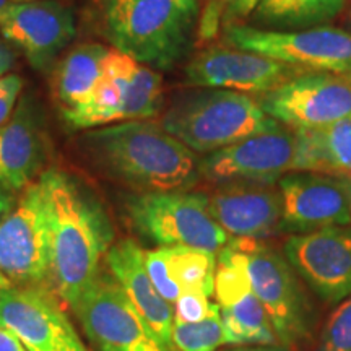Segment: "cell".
<instances>
[{"label":"cell","instance_id":"cell-28","mask_svg":"<svg viewBox=\"0 0 351 351\" xmlns=\"http://www.w3.org/2000/svg\"><path fill=\"white\" fill-rule=\"evenodd\" d=\"M317 351H351V295L327 320Z\"/></svg>","mask_w":351,"mask_h":351},{"label":"cell","instance_id":"cell-6","mask_svg":"<svg viewBox=\"0 0 351 351\" xmlns=\"http://www.w3.org/2000/svg\"><path fill=\"white\" fill-rule=\"evenodd\" d=\"M132 226L160 247L218 252L230 234L215 221L204 192L138 194L127 202Z\"/></svg>","mask_w":351,"mask_h":351},{"label":"cell","instance_id":"cell-39","mask_svg":"<svg viewBox=\"0 0 351 351\" xmlns=\"http://www.w3.org/2000/svg\"><path fill=\"white\" fill-rule=\"evenodd\" d=\"M345 8H346V10H345V21L351 26V0H348V2H346Z\"/></svg>","mask_w":351,"mask_h":351},{"label":"cell","instance_id":"cell-11","mask_svg":"<svg viewBox=\"0 0 351 351\" xmlns=\"http://www.w3.org/2000/svg\"><path fill=\"white\" fill-rule=\"evenodd\" d=\"M257 101L288 129H319L351 116V73L306 72Z\"/></svg>","mask_w":351,"mask_h":351},{"label":"cell","instance_id":"cell-5","mask_svg":"<svg viewBox=\"0 0 351 351\" xmlns=\"http://www.w3.org/2000/svg\"><path fill=\"white\" fill-rule=\"evenodd\" d=\"M163 101L160 73L119 51H111L93 95L80 106L62 111V116L75 129H96L150 119L161 111Z\"/></svg>","mask_w":351,"mask_h":351},{"label":"cell","instance_id":"cell-17","mask_svg":"<svg viewBox=\"0 0 351 351\" xmlns=\"http://www.w3.org/2000/svg\"><path fill=\"white\" fill-rule=\"evenodd\" d=\"M278 189L282 195L280 231L302 234L351 223L348 197L340 178L319 173L285 174Z\"/></svg>","mask_w":351,"mask_h":351},{"label":"cell","instance_id":"cell-22","mask_svg":"<svg viewBox=\"0 0 351 351\" xmlns=\"http://www.w3.org/2000/svg\"><path fill=\"white\" fill-rule=\"evenodd\" d=\"M111 49L103 44H80L70 51L56 72L54 90L62 111L73 109L93 95L104 73V64Z\"/></svg>","mask_w":351,"mask_h":351},{"label":"cell","instance_id":"cell-33","mask_svg":"<svg viewBox=\"0 0 351 351\" xmlns=\"http://www.w3.org/2000/svg\"><path fill=\"white\" fill-rule=\"evenodd\" d=\"M13 62H15V56H13L10 47L0 41V78L7 75L8 70L13 67Z\"/></svg>","mask_w":351,"mask_h":351},{"label":"cell","instance_id":"cell-19","mask_svg":"<svg viewBox=\"0 0 351 351\" xmlns=\"http://www.w3.org/2000/svg\"><path fill=\"white\" fill-rule=\"evenodd\" d=\"M108 271L119 283L135 311L142 315L166 351H178L173 341L174 307L158 293L145 267V251L134 239L112 244L104 257Z\"/></svg>","mask_w":351,"mask_h":351},{"label":"cell","instance_id":"cell-21","mask_svg":"<svg viewBox=\"0 0 351 351\" xmlns=\"http://www.w3.org/2000/svg\"><path fill=\"white\" fill-rule=\"evenodd\" d=\"M296 169L343 178L351 176V116L319 129L295 130Z\"/></svg>","mask_w":351,"mask_h":351},{"label":"cell","instance_id":"cell-10","mask_svg":"<svg viewBox=\"0 0 351 351\" xmlns=\"http://www.w3.org/2000/svg\"><path fill=\"white\" fill-rule=\"evenodd\" d=\"M72 309L98 351H166L109 271L96 275Z\"/></svg>","mask_w":351,"mask_h":351},{"label":"cell","instance_id":"cell-14","mask_svg":"<svg viewBox=\"0 0 351 351\" xmlns=\"http://www.w3.org/2000/svg\"><path fill=\"white\" fill-rule=\"evenodd\" d=\"M309 70L234 47L213 46L202 51L186 67L189 85L221 88L239 93L265 95Z\"/></svg>","mask_w":351,"mask_h":351},{"label":"cell","instance_id":"cell-36","mask_svg":"<svg viewBox=\"0 0 351 351\" xmlns=\"http://www.w3.org/2000/svg\"><path fill=\"white\" fill-rule=\"evenodd\" d=\"M10 197L5 194V191H3L2 187H0V218L5 215L8 210H10Z\"/></svg>","mask_w":351,"mask_h":351},{"label":"cell","instance_id":"cell-35","mask_svg":"<svg viewBox=\"0 0 351 351\" xmlns=\"http://www.w3.org/2000/svg\"><path fill=\"white\" fill-rule=\"evenodd\" d=\"M226 351H287L283 348H276L274 345H257V346H247V348H234Z\"/></svg>","mask_w":351,"mask_h":351},{"label":"cell","instance_id":"cell-27","mask_svg":"<svg viewBox=\"0 0 351 351\" xmlns=\"http://www.w3.org/2000/svg\"><path fill=\"white\" fill-rule=\"evenodd\" d=\"M173 341L178 351H217L223 345L219 307L200 322H174Z\"/></svg>","mask_w":351,"mask_h":351},{"label":"cell","instance_id":"cell-8","mask_svg":"<svg viewBox=\"0 0 351 351\" xmlns=\"http://www.w3.org/2000/svg\"><path fill=\"white\" fill-rule=\"evenodd\" d=\"M49 267V219L36 181L0 218V276L10 287H46Z\"/></svg>","mask_w":351,"mask_h":351},{"label":"cell","instance_id":"cell-20","mask_svg":"<svg viewBox=\"0 0 351 351\" xmlns=\"http://www.w3.org/2000/svg\"><path fill=\"white\" fill-rule=\"evenodd\" d=\"M46 158L47 135L41 116L29 98H23L0 125V187L23 191L43 174Z\"/></svg>","mask_w":351,"mask_h":351},{"label":"cell","instance_id":"cell-31","mask_svg":"<svg viewBox=\"0 0 351 351\" xmlns=\"http://www.w3.org/2000/svg\"><path fill=\"white\" fill-rule=\"evenodd\" d=\"M23 80L15 73H7L0 78V125L15 111L19 104Z\"/></svg>","mask_w":351,"mask_h":351},{"label":"cell","instance_id":"cell-9","mask_svg":"<svg viewBox=\"0 0 351 351\" xmlns=\"http://www.w3.org/2000/svg\"><path fill=\"white\" fill-rule=\"evenodd\" d=\"M228 44L309 72L351 73V33L332 26L295 32L230 25Z\"/></svg>","mask_w":351,"mask_h":351},{"label":"cell","instance_id":"cell-18","mask_svg":"<svg viewBox=\"0 0 351 351\" xmlns=\"http://www.w3.org/2000/svg\"><path fill=\"white\" fill-rule=\"evenodd\" d=\"M205 195L215 221L234 238L262 241L280 231L282 195L275 184L223 182Z\"/></svg>","mask_w":351,"mask_h":351},{"label":"cell","instance_id":"cell-24","mask_svg":"<svg viewBox=\"0 0 351 351\" xmlns=\"http://www.w3.org/2000/svg\"><path fill=\"white\" fill-rule=\"evenodd\" d=\"M223 343L226 345H275L278 343L269 314L254 293L230 306L219 307Z\"/></svg>","mask_w":351,"mask_h":351},{"label":"cell","instance_id":"cell-32","mask_svg":"<svg viewBox=\"0 0 351 351\" xmlns=\"http://www.w3.org/2000/svg\"><path fill=\"white\" fill-rule=\"evenodd\" d=\"M0 351H28L25 345L7 328L0 327Z\"/></svg>","mask_w":351,"mask_h":351},{"label":"cell","instance_id":"cell-16","mask_svg":"<svg viewBox=\"0 0 351 351\" xmlns=\"http://www.w3.org/2000/svg\"><path fill=\"white\" fill-rule=\"evenodd\" d=\"M0 33L23 51L28 62L46 70L75 38L73 13L54 0H28L0 12Z\"/></svg>","mask_w":351,"mask_h":351},{"label":"cell","instance_id":"cell-29","mask_svg":"<svg viewBox=\"0 0 351 351\" xmlns=\"http://www.w3.org/2000/svg\"><path fill=\"white\" fill-rule=\"evenodd\" d=\"M202 291H184L174 302V322H200L218 309Z\"/></svg>","mask_w":351,"mask_h":351},{"label":"cell","instance_id":"cell-12","mask_svg":"<svg viewBox=\"0 0 351 351\" xmlns=\"http://www.w3.org/2000/svg\"><path fill=\"white\" fill-rule=\"evenodd\" d=\"M0 327L10 330L28 351H88L47 287L0 288Z\"/></svg>","mask_w":351,"mask_h":351},{"label":"cell","instance_id":"cell-40","mask_svg":"<svg viewBox=\"0 0 351 351\" xmlns=\"http://www.w3.org/2000/svg\"><path fill=\"white\" fill-rule=\"evenodd\" d=\"M3 287H10V285H7L5 280H3L2 276H0V288H3Z\"/></svg>","mask_w":351,"mask_h":351},{"label":"cell","instance_id":"cell-38","mask_svg":"<svg viewBox=\"0 0 351 351\" xmlns=\"http://www.w3.org/2000/svg\"><path fill=\"white\" fill-rule=\"evenodd\" d=\"M20 2H28V0H0V12L5 10L7 7L13 5V3H20Z\"/></svg>","mask_w":351,"mask_h":351},{"label":"cell","instance_id":"cell-15","mask_svg":"<svg viewBox=\"0 0 351 351\" xmlns=\"http://www.w3.org/2000/svg\"><path fill=\"white\" fill-rule=\"evenodd\" d=\"M285 252L296 274L328 304L351 295V228L327 226L293 234Z\"/></svg>","mask_w":351,"mask_h":351},{"label":"cell","instance_id":"cell-2","mask_svg":"<svg viewBox=\"0 0 351 351\" xmlns=\"http://www.w3.org/2000/svg\"><path fill=\"white\" fill-rule=\"evenodd\" d=\"M80 142L103 173L140 194L191 191L202 178V158L160 122L140 119L96 127Z\"/></svg>","mask_w":351,"mask_h":351},{"label":"cell","instance_id":"cell-1","mask_svg":"<svg viewBox=\"0 0 351 351\" xmlns=\"http://www.w3.org/2000/svg\"><path fill=\"white\" fill-rule=\"evenodd\" d=\"M38 181L49 219V285L72 307L101 271L114 228L98 197L75 176L47 169Z\"/></svg>","mask_w":351,"mask_h":351},{"label":"cell","instance_id":"cell-23","mask_svg":"<svg viewBox=\"0 0 351 351\" xmlns=\"http://www.w3.org/2000/svg\"><path fill=\"white\" fill-rule=\"evenodd\" d=\"M348 0H261L254 21L265 29L295 32L319 28L345 10Z\"/></svg>","mask_w":351,"mask_h":351},{"label":"cell","instance_id":"cell-25","mask_svg":"<svg viewBox=\"0 0 351 351\" xmlns=\"http://www.w3.org/2000/svg\"><path fill=\"white\" fill-rule=\"evenodd\" d=\"M169 280L184 291H202L215 295V252L194 247H161Z\"/></svg>","mask_w":351,"mask_h":351},{"label":"cell","instance_id":"cell-37","mask_svg":"<svg viewBox=\"0 0 351 351\" xmlns=\"http://www.w3.org/2000/svg\"><path fill=\"white\" fill-rule=\"evenodd\" d=\"M340 181L343 182L345 191H346V197H348V205H350V217H351V176H343L340 178Z\"/></svg>","mask_w":351,"mask_h":351},{"label":"cell","instance_id":"cell-26","mask_svg":"<svg viewBox=\"0 0 351 351\" xmlns=\"http://www.w3.org/2000/svg\"><path fill=\"white\" fill-rule=\"evenodd\" d=\"M247 257L232 239L218 251L215 271V296L219 307L230 306L251 293Z\"/></svg>","mask_w":351,"mask_h":351},{"label":"cell","instance_id":"cell-3","mask_svg":"<svg viewBox=\"0 0 351 351\" xmlns=\"http://www.w3.org/2000/svg\"><path fill=\"white\" fill-rule=\"evenodd\" d=\"M199 0H108L106 32L116 51L168 70L191 44Z\"/></svg>","mask_w":351,"mask_h":351},{"label":"cell","instance_id":"cell-30","mask_svg":"<svg viewBox=\"0 0 351 351\" xmlns=\"http://www.w3.org/2000/svg\"><path fill=\"white\" fill-rule=\"evenodd\" d=\"M145 267H147L148 276H150L158 293L171 304L178 301V298L181 296V289L169 280L161 247L153 249V251H145Z\"/></svg>","mask_w":351,"mask_h":351},{"label":"cell","instance_id":"cell-7","mask_svg":"<svg viewBox=\"0 0 351 351\" xmlns=\"http://www.w3.org/2000/svg\"><path fill=\"white\" fill-rule=\"evenodd\" d=\"M232 241L247 257L251 289L269 314L276 339L283 346L300 345L309 337L311 307L295 269L261 239Z\"/></svg>","mask_w":351,"mask_h":351},{"label":"cell","instance_id":"cell-13","mask_svg":"<svg viewBox=\"0 0 351 351\" xmlns=\"http://www.w3.org/2000/svg\"><path fill=\"white\" fill-rule=\"evenodd\" d=\"M296 132L280 124L275 129L208 153L200 161V174L217 184H275L289 171L296 169Z\"/></svg>","mask_w":351,"mask_h":351},{"label":"cell","instance_id":"cell-4","mask_svg":"<svg viewBox=\"0 0 351 351\" xmlns=\"http://www.w3.org/2000/svg\"><path fill=\"white\" fill-rule=\"evenodd\" d=\"M160 124L195 153H213L280 125L257 98L221 88H200L176 98Z\"/></svg>","mask_w":351,"mask_h":351},{"label":"cell","instance_id":"cell-34","mask_svg":"<svg viewBox=\"0 0 351 351\" xmlns=\"http://www.w3.org/2000/svg\"><path fill=\"white\" fill-rule=\"evenodd\" d=\"M258 2H261V0H230V5L234 15L245 16L256 10Z\"/></svg>","mask_w":351,"mask_h":351}]
</instances>
